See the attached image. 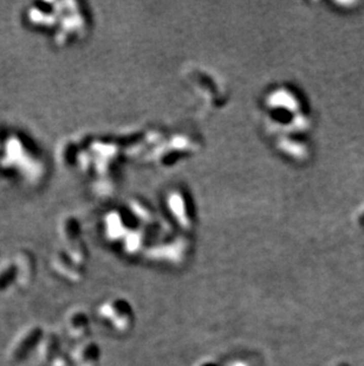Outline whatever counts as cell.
<instances>
[{"label":"cell","mask_w":364,"mask_h":366,"mask_svg":"<svg viewBox=\"0 0 364 366\" xmlns=\"http://www.w3.org/2000/svg\"><path fill=\"white\" fill-rule=\"evenodd\" d=\"M66 325L69 334H71V336L75 338L82 337L85 332H88L89 329L88 319L85 318L84 313L81 311L70 313V314L66 316Z\"/></svg>","instance_id":"3"},{"label":"cell","mask_w":364,"mask_h":366,"mask_svg":"<svg viewBox=\"0 0 364 366\" xmlns=\"http://www.w3.org/2000/svg\"><path fill=\"white\" fill-rule=\"evenodd\" d=\"M41 334L42 332H39L35 327H31L30 329L19 334L12 347H11V354H12L14 360H19V359L26 357L28 348L34 346L35 341L38 340V337Z\"/></svg>","instance_id":"1"},{"label":"cell","mask_w":364,"mask_h":366,"mask_svg":"<svg viewBox=\"0 0 364 366\" xmlns=\"http://www.w3.org/2000/svg\"><path fill=\"white\" fill-rule=\"evenodd\" d=\"M74 359L77 366H96L98 359L97 348L91 343L78 345L75 350Z\"/></svg>","instance_id":"2"}]
</instances>
